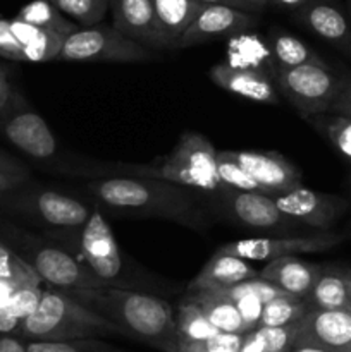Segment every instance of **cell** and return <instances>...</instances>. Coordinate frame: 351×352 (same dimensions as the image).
<instances>
[{"label": "cell", "mask_w": 351, "mask_h": 352, "mask_svg": "<svg viewBox=\"0 0 351 352\" xmlns=\"http://www.w3.org/2000/svg\"><path fill=\"white\" fill-rule=\"evenodd\" d=\"M217 175H219L224 188L234 189V191L260 192V195H264L260 186L231 158L227 150L217 151Z\"/></svg>", "instance_id": "cell-34"}, {"label": "cell", "mask_w": 351, "mask_h": 352, "mask_svg": "<svg viewBox=\"0 0 351 352\" xmlns=\"http://www.w3.org/2000/svg\"><path fill=\"white\" fill-rule=\"evenodd\" d=\"M17 287H19V285L14 284V282L0 278V309H7V306L10 305V299H12Z\"/></svg>", "instance_id": "cell-48"}, {"label": "cell", "mask_w": 351, "mask_h": 352, "mask_svg": "<svg viewBox=\"0 0 351 352\" xmlns=\"http://www.w3.org/2000/svg\"><path fill=\"white\" fill-rule=\"evenodd\" d=\"M0 134L31 160L48 162L57 157L54 133L19 91L14 93L9 107L0 113Z\"/></svg>", "instance_id": "cell-9"}, {"label": "cell", "mask_w": 351, "mask_h": 352, "mask_svg": "<svg viewBox=\"0 0 351 352\" xmlns=\"http://www.w3.org/2000/svg\"><path fill=\"white\" fill-rule=\"evenodd\" d=\"M184 299L195 302L209 322L215 327L219 332L234 333V336H246V327L241 320L236 302L220 291H202V292H186Z\"/></svg>", "instance_id": "cell-25"}, {"label": "cell", "mask_w": 351, "mask_h": 352, "mask_svg": "<svg viewBox=\"0 0 351 352\" xmlns=\"http://www.w3.org/2000/svg\"><path fill=\"white\" fill-rule=\"evenodd\" d=\"M126 337L119 327L54 289H43L36 311L21 322L24 342H69Z\"/></svg>", "instance_id": "cell-4"}, {"label": "cell", "mask_w": 351, "mask_h": 352, "mask_svg": "<svg viewBox=\"0 0 351 352\" xmlns=\"http://www.w3.org/2000/svg\"><path fill=\"white\" fill-rule=\"evenodd\" d=\"M310 311L305 299H298L295 296H282L274 301L264 305L262 313L260 329H277V327H288L305 318Z\"/></svg>", "instance_id": "cell-29"}, {"label": "cell", "mask_w": 351, "mask_h": 352, "mask_svg": "<svg viewBox=\"0 0 351 352\" xmlns=\"http://www.w3.org/2000/svg\"><path fill=\"white\" fill-rule=\"evenodd\" d=\"M21 330V320L10 315L7 309H0V333H7V336L19 337Z\"/></svg>", "instance_id": "cell-46"}, {"label": "cell", "mask_w": 351, "mask_h": 352, "mask_svg": "<svg viewBox=\"0 0 351 352\" xmlns=\"http://www.w3.org/2000/svg\"><path fill=\"white\" fill-rule=\"evenodd\" d=\"M272 81L279 95L284 96L305 120L329 113L341 86L339 74L327 64L277 69Z\"/></svg>", "instance_id": "cell-7"}, {"label": "cell", "mask_w": 351, "mask_h": 352, "mask_svg": "<svg viewBox=\"0 0 351 352\" xmlns=\"http://www.w3.org/2000/svg\"><path fill=\"white\" fill-rule=\"evenodd\" d=\"M41 294H43L41 285H19L10 299V305L7 306V311L23 322L36 311L41 301Z\"/></svg>", "instance_id": "cell-37"}, {"label": "cell", "mask_w": 351, "mask_h": 352, "mask_svg": "<svg viewBox=\"0 0 351 352\" xmlns=\"http://www.w3.org/2000/svg\"><path fill=\"white\" fill-rule=\"evenodd\" d=\"M237 352H267L265 351V340L262 337L260 329L243 336V342H241V347Z\"/></svg>", "instance_id": "cell-44"}, {"label": "cell", "mask_w": 351, "mask_h": 352, "mask_svg": "<svg viewBox=\"0 0 351 352\" xmlns=\"http://www.w3.org/2000/svg\"><path fill=\"white\" fill-rule=\"evenodd\" d=\"M112 26L147 48H167L151 0H110Z\"/></svg>", "instance_id": "cell-16"}, {"label": "cell", "mask_w": 351, "mask_h": 352, "mask_svg": "<svg viewBox=\"0 0 351 352\" xmlns=\"http://www.w3.org/2000/svg\"><path fill=\"white\" fill-rule=\"evenodd\" d=\"M350 205H351V174H350Z\"/></svg>", "instance_id": "cell-55"}, {"label": "cell", "mask_w": 351, "mask_h": 352, "mask_svg": "<svg viewBox=\"0 0 351 352\" xmlns=\"http://www.w3.org/2000/svg\"><path fill=\"white\" fill-rule=\"evenodd\" d=\"M0 57L7 60L23 62V50L10 30L9 19H0Z\"/></svg>", "instance_id": "cell-40"}, {"label": "cell", "mask_w": 351, "mask_h": 352, "mask_svg": "<svg viewBox=\"0 0 351 352\" xmlns=\"http://www.w3.org/2000/svg\"><path fill=\"white\" fill-rule=\"evenodd\" d=\"M231 158L257 182L264 195L275 198L301 186V172L277 151L227 150Z\"/></svg>", "instance_id": "cell-13"}, {"label": "cell", "mask_w": 351, "mask_h": 352, "mask_svg": "<svg viewBox=\"0 0 351 352\" xmlns=\"http://www.w3.org/2000/svg\"><path fill=\"white\" fill-rule=\"evenodd\" d=\"M348 236L351 237V226H350V229H348Z\"/></svg>", "instance_id": "cell-56"}, {"label": "cell", "mask_w": 351, "mask_h": 352, "mask_svg": "<svg viewBox=\"0 0 351 352\" xmlns=\"http://www.w3.org/2000/svg\"><path fill=\"white\" fill-rule=\"evenodd\" d=\"M92 212L93 205L74 196L31 186L30 182L0 196V213L3 217L26 220L43 227V232L83 229Z\"/></svg>", "instance_id": "cell-6"}, {"label": "cell", "mask_w": 351, "mask_h": 352, "mask_svg": "<svg viewBox=\"0 0 351 352\" xmlns=\"http://www.w3.org/2000/svg\"><path fill=\"white\" fill-rule=\"evenodd\" d=\"M79 28L102 23L110 10V0H48Z\"/></svg>", "instance_id": "cell-32"}, {"label": "cell", "mask_w": 351, "mask_h": 352, "mask_svg": "<svg viewBox=\"0 0 351 352\" xmlns=\"http://www.w3.org/2000/svg\"><path fill=\"white\" fill-rule=\"evenodd\" d=\"M85 191L93 205L133 219H157L205 232L212 226L203 192L148 177L89 179Z\"/></svg>", "instance_id": "cell-1"}, {"label": "cell", "mask_w": 351, "mask_h": 352, "mask_svg": "<svg viewBox=\"0 0 351 352\" xmlns=\"http://www.w3.org/2000/svg\"><path fill=\"white\" fill-rule=\"evenodd\" d=\"M272 199L279 212L289 217L292 222L313 227L317 230H329L350 208L348 199L313 191L303 184Z\"/></svg>", "instance_id": "cell-12"}, {"label": "cell", "mask_w": 351, "mask_h": 352, "mask_svg": "<svg viewBox=\"0 0 351 352\" xmlns=\"http://www.w3.org/2000/svg\"><path fill=\"white\" fill-rule=\"evenodd\" d=\"M0 174L12 175V177L24 179V181H30V168L23 164L21 160H17L16 157H12L10 153L3 151L0 148Z\"/></svg>", "instance_id": "cell-42"}, {"label": "cell", "mask_w": 351, "mask_h": 352, "mask_svg": "<svg viewBox=\"0 0 351 352\" xmlns=\"http://www.w3.org/2000/svg\"><path fill=\"white\" fill-rule=\"evenodd\" d=\"M348 17L351 21V0H348Z\"/></svg>", "instance_id": "cell-54"}, {"label": "cell", "mask_w": 351, "mask_h": 352, "mask_svg": "<svg viewBox=\"0 0 351 352\" xmlns=\"http://www.w3.org/2000/svg\"><path fill=\"white\" fill-rule=\"evenodd\" d=\"M289 352H327V351L319 349V347H312V346H292V349Z\"/></svg>", "instance_id": "cell-53"}, {"label": "cell", "mask_w": 351, "mask_h": 352, "mask_svg": "<svg viewBox=\"0 0 351 352\" xmlns=\"http://www.w3.org/2000/svg\"><path fill=\"white\" fill-rule=\"evenodd\" d=\"M210 79L219 88L241 96V98L270 103V105L279 103V93L275 89L274 81L262 72L236 69L231 67L226 62H219L210 69Z\"/></svg>", "instance_id": "cell-18"}, {"label": "cell", "mask_w": 351, "mask_h": 352, "mask_svg": "<svg viewBox=\"0 0 351 352\" xmlns=\"http://www.w3.org/2000/svg\"><path fill=\"white\" fill-rule=\"evenodd\" d=\"M351 270L322 267L315 285L305 298L310 309H351Z\"/></svg>", "instance_id": "cell-22"}, {"label": "cell", "mask_w": 351, "mask_h": 352, "mask_svg": "<svg viewBox=\"0 0 351 352\" xmlns=\"http://www.w3.org/2000/svg\"><path fill=\"white\" fill-rule=\"evenodd\" d=\"M226 292L233 301H237L243 296H257L264 305L267 302L274 301V299L282 298V296H288L286 292H282L277 285H274L272 282L264 280V278L257 277V278H250V280H244L241 284L234 285V287L227 289Z\"/></svg>", "instance_id": "cell-36"}, {"label": "cell", "mask_w": 351, "mask_h": 352, "mask_svg": "<svg viewBox=\"0 0 351 352\" xmlns=\"http://www.w3.org/2000/svg\"><path fill=\"white\" fill-rule=\"evenodd\" d=\"M43 236L74 256L103 285L138 292H147L151 287V284L145 282L147 275L136 274V270L127 267L131 261L119 250L100 206L93 205L92 217L83 229L54 230L43 232Z\"/></svg>", "instance_id": "cell-3"}, {"label": "cell", "mask_w": 351, "mask_h": 352, "mask_svg": "<svg viewBox=\"0 0 351 352\" xmlns=\"http://www.w3.org/2000/svg\"><path fill=\"white\" fill-rule=\"evenodd\" d=\"M196 2L203 3V6H227V7H234V9L244 10V12H250L248 7L244 6L241 0H196Z\"/></svg>", "instance_id": "cell-51"}, {"label": "cell", "mask_w": 351, "mask_h": 352, "mask_svg": "<svg viewBox=\"0 0 351 352\" xmlns=\"http://www.w3.org/2000/svg\"><path fill=\"white\" fill-rule=\"evenodd\" d=\"M0 278L17 285H43L36 272L0 241Z\"/></svg>", "instance_id": "cell-33"}, {"label": "cell", "mask_w": 351, "mask_h": 352, "mask_svg": "<svg viewBox=\"0 0 351 352\" xmlns=\"http://www.w3.org/2000/svg\"><path fill=\"white\" fill-rule=\"evenodd\" d=\"M268 43H270L272 54H274L275 64L279 69H292L306 64H326V60L308 45L286 31H272Z\"/></svg>", "instance_id": "cell-27"}, {"label": "cell", "mask_w": 351, "mask_h": 352, "mask_svg": "<svg viewBox=\"0 0 351 352\" xmlns=\"http://www.w3.org/2000/svg\"><path fill=\"white\" fill-rule=\"evenodd\" d=\"M241 2L248 7V10H250V12H255V10L265 9V7L270 3V0H241Z\"/></svg>", "instance_id": "cell-52"}, {"label": "cell", "mask_w": 351, "mask_h": 352, "mask_svg": "<svg viewBox=\"0 0 351 352\" xmlns=\"http://www.w3.org/2000/svg\"><path fill=\"white\" fill-rule=\"evenodd\" d=\"M341 86L329 113L332 116L346 117L351 120V71H344L339 74Z\"/></svg>", "instance_id": "cell-41"}, {"label": "cell", "mask_w": 351, "mask_h": 352, "mask_svg": "<svg viewBox=\"0 0 351 352\" xmlns=\"http://www.w3.org/2000/svg\"><path fill=\"white\" fill-rule=\"evenodd\" d=\"M16 19L24 21V23L31 24V26L41 28V30L54 31V33L64 34L69 36L78 30V24L72 23L71 19L64 16L54 3L48 0H31L28 2L23 9L17 12Z\"/></svg>", "instance_id": "cell-28"}, {"label": "cell", "mask_w": 351, "mask_h": 352, "mask_svg": "<svg viewBox=\"0 0 351 352\" xmlns=\"http://www.w3.org/2000/svg\"><path fill=\"white\" fill-rule=\"evenodd\" d=\"M326 2H327V0H326Z\"/></svg>", "instance_id": "cell-58"}, {"label": "cell", "mask_w": 351, "mask_h": 352, "mask_svg": "<svg viewBox=\"0 0 351 352\" xmlns=\"http://www.w3.org/2000/svg\"><path fill=\"white\" fill-rule=\"evenodd\" d=\"M231 67L257 71L274 79L277 72L274 54L268 41L253 33H241L227 41V60Z\"/></svg>", "instance_id": "cell-21"}, {"label": "cell", "mask_w": 351, "mask_h": 352, "mask_svg": "<svg viewBox=\"0 0 351 352\" xmlns=\"http://www.w3.org/2000/svg\"><path fill=\"white\" fill-rule=\"evenodd\" d=\"M179 333L182 339L195 340V342H205L219 333V330L209 322L205 313L195 305L182 298L178 306V315H176Z\"/></svg>", "instance_id": "cell-30"}, {"label": "cell", "mask_w": 351, "mask_h": 352, "mask_svg": "<svg viewBox=\"0 0 351 352\" xmlns=\"http://www.w3.org/2000/svg\"><path fill=\"white\" fill-rule=\"evenodd\" d=\"M179 352H236V351L224 349V347H217V346H213V344H210L209 340H205V342H195V340L181 339Z\"/></svg>", "instance_id": "cell-45"}, {"label": "cell", "mask_w": 351, "mask_h": 352, "mask_svg": "<svg viewBox=\"0 0 351 352\" xmlns=\"http://www.w3.org/2000/svg\"><path fill=\"white\" fill-rule=\"evenodd\" d=\"M255 24H257V17L251 12L227 6H205L181 36L178 48L196 47V45L215 41L219 38L229 40L236 34L246 33Z\"/></svg>", "instance_id": "cell-14"}, {"label": "cell", "mask_w": 351, "mask_h": 352, "mask_svg": "<svg viewBox=\"0 0 351 352\" xmlns=\"http://www.w3.org/2000/svg\"><path fill=\"white\" fill-rule=\"evenodd\" d=\"M301 322V320H299ZM299 322L277 329H260L267 352H289L296 344L299 333Z\"/></svg>", "instance_id": "cell-38"}, {"label": "cell", "mask_w": 351, "mask_h": 352, "mask_svg": "<svg viewBox=\"0 0 351 352\" xmlns=\"http://www.w3.org/2000/svg\"><path fill=\"white\" fill-rule=\"evenodd\" d=\"M322 267L308 263L298 256H284L272 260L258 272V277L277 285L282 292L305 299L315 285Z\"/></svg>", "instance_id": "cell-19"}, {"label": "cell", "mask_w": 351, "mask_h": 352, "mask_svg": "<svg viewBox=\"0 0 351 352\" xmlns=\"http://www.w3.org/2000/svg\"><path fill=\"white\" fill-rule=\"evenodd\" d=\"M160 160L189 170L217 175V150L203 134L198 133H182L171 153Z\"/></svg>", "instance_id": "cell-26"}, {"label": "cell", "mask_w": 351, "mask_h": 352, "mask_svg": "<svg viewBox=\"0 0 351 352\" xmlns=\"http://www.w3.org/2000/svg\"><path fill=\"white\" fill-rule=\"evenodd\" d=\"M28 352H126L103 339H81L69 342H26Z\"/></svg>", "instance_id": "cell-35"}, {"label": "cell", "mask_w": 351, "mask_h": 352, "mask_svg": "<svg viewBox=\"0 0 351 352\" xmlns=\"http://www.w3.org/2000/svg\"><path fill=\"white\" fill-rule=\"evenodd\" d=\"M350 298H351V277H350Z\"/></svg>", "instance_id": "cell-57"}, {"label": "cell", "mask_w": 351, "mask_h": 352, "mask_svg": "<svg viewBox=\"0 0 351 352\" xmlns=\"http://www.w3.org/2000/svg\"><path fill=\"white\" fill-rule=\"evenodd\" d=\"M258 270L248 261L226 254H213L205 267L198 272L195 278L188 284L186 292L202 291H227L234 285L250 278H257Z\"/></svg>", "instance_id": "cell-20"}, {"label": "cell", "mask_w": 351, "mask_h": 352, "mask_svg": "<svg viewBox=\"0 0 351 352\" xmlns=\"http://www.w3.org/2000/svg\"><path fill=\"white\" fill-rule=\"evenodd\" d=\"M153 57L150 48L129 40L112 24L78 28L65 38L57 60L65 62H145Z\"/></svg>", "instance_id": "cell-8"}, {"label": "cell", "mask_w": 351, "mask_h": 352, "mask_svg": "<svg viewBox=\"0 0 351 352\" xmlns=\"http://www.w3.org/2000/svg\"><path fill=\"white\" fill-rule=\"evenodd\" d=\"M346 239V234L319 230L305 236L286 237H253L226 243L215 251V254L236 256L244 261H272L284 256H296L305 253H322L339 246Z\"/></svg>", "instance_id": "cell-10"}, {"label": "cell", "mask_w": 351, "mask_h": 352, "mask_svg": "<svg viewBox=\"0 0 351 352\" xmlns=\"http://www.w3.org/2000/svg\"><path fill=\"white\" fill-rule=\"evenodd\" d=\"M0 352H28L26 342L16 336L0 333Z\"/></svg>", "instance_id": "cell-47"}, {"label": "cell", "mask_w": 351, "mask_h": 352, "mask_svg": "<svg viewBox=\"0 0 351 352\" xmlns=\"http://www.w3.org/2000/svg\"><path fill=\"white\" fill-rule=\"evenodd\" d=\"M0 241L6 243L36 272L47 289L69 294V292L103 285L67 251L45 236H36L16 226L9 217H3L2 213H0Z\"/></svg>", "instance_id": "cell-5"}, {"label": "cell", "mask_w": 351, "mask_h": 352, "mask_svg": "<svg viewBox=\"0 0 351 352\" xmlns=\"http://www.w3.org/2000/svg\"><path fill=\"white\" fill-rule=\"evenodd\" d=\"M210 205L219 206L224 215L233 222L251 230H281L295 226L289 217L279 212L274 199L260 192H244L224 188L212 196H206Z\"/></svg>", "instance_id": "cell-11"}, {"label": "cell", "mask_w": 351, "mask_h": 352, "mask_svg": "<svg viewBox=\"0 0 351 352\" xmlns=\"http://www.w3.org/2000/svg\"><path fill=\"white\" fill-rule=\"evenodd\" d=\"M10 30L23 50V62H50L57 60L65 38L64 34L31 26L19 19H9Z\"/></svg>", "instance_id": "cell-24"}, {"label": "cell", "mask_w": 351, "mask_h": 352, "mask_svg": "<svg viewBox=\"0 0 351 352\" xmlns=\"http://www.w3.org/2000/svg\"><path fill=\"white\" fill-rule=\"evenodd\" d=\"M71 299L119 327L124 336L162 352H179L176 315L165 299L148 292L100 285L69 292Z\"/></svg>", "instance_id": "cell-2"}, {"label": "cell", "mask_w": 351, "mask_h": 352, "mask_svg": "<svg viewBox=\"0 0 351 352\" xmlns=\"http://www.w3.org/2000/svg\"><path fill=\"white\" fill-rule=\"evenodd\" d=\"M295 14L303 26L351 58V21L339 7L313 0Z\"/></svg>", "instance_id": "cell-17"}, {"label": "cell", "mask_w": 351, "mask_h": 352, "mask_svg": "<svg viewBox=\"0 0 351 352\" xmlns=\"http://www.w3.org/2000/svg\"><path fill=\"white\" fill-rule=\"evenodd\" d=\"M270 2L275 3L277 7H281V9L298 12V10H301L303 7L308 6L310 2H313V0H270Z\"/></svg>", "instance_id": "cell-50"}, {"label": "cell", "mask_w": 351, "mask_h": 352, "mask_svg": "<svg viewBox=\"0 0 351 352\" xmlns=\"http://www.w3.org/2000/svg\"><path fill=\"white\" fill-rule=\"evenodd\" d=\"M151 3L167 48H178L181 36L205 7L196 0H151Z\"/></svg>", "instance_id": "cell-23"}, {"label": "cell", "mask_w": 351, "mask_h": 352, "mask_svg": "<svg viewBox=\"0 0 351 352\" xmlns=\"http://www.w3.org/2000/svg\"><path fill=\"white\" fill-rule=\"evenodd\" d=\"M26 182H30V181L12 177V175L0 174V196L6 195V192H9V191H12V189L19 188L21 184H26Z\"/></svg>", "instance_id": "cell-49"}, {"label": "cell", "mask_w": 351, "mask_h": 352, "mask_svg": "<svg viewBox=\"0 0 351 352\" xmlns=\"http://www.w3.org/2000/svg\"><path fill=\"white\" fill-rule=\"evenodd\" d=\"M16 89L12 88L9 81V67L6 64H0V113L9 107Z\"/></svg>", "instance_id": "cell-43"}, {"label": "cell", "mask_w": 351, "mask_h": 352, "mask_svg": "<svg viewBox=\"0 0 351 352\" xmlns=\"http://www.w3.org/2000/svg\"><path fill=\"white\" fill-rule=\"evenodd\" d=\"M306 122L326 138L337 153L343 155L346 160L351 162V120L346 117L332 116V113H323L308 119Z\"/></svg>", "instance_id": "cell-31"}, {"label": "cell", "mask_w": 351, "mask_h": 352, "mask_svg": "<svg viewBox=\"0 0 351 352\" xmlns=\"http://www.w3.org/2000/svg\"><path fill=\"white\" fill-rule=\"evenodd\" d=\"M295 346L351 352V309H310L299 322Z\"/></svg>", "instance_id": "cell-15"}, {"label": "cell", "mask_w": 351, "mask_h": 352, "mask_svg": "<svg viewBox=\"0 0 351 352\" xmlns=\"http://www.w3.org/2000/svg\"><path fill=\"white\" fill-rule=\"evenodd\" d=\"M236 302V308L240 311L241 320H243L246 332H253V330L260 329L262 313H264V302L257 298V296H243Z\"/></svg>", "instance_id": "cell-39"}]
</instances>
